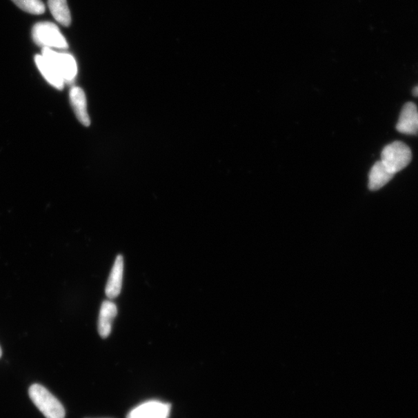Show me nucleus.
I'll list each match as a JSON object with an SVG mask.
<instances>
[{
	"mask_svg": "<svg viewBox=\"0 0 418 418\" xmlns=\"http://www.w3.org/2000/svg\"><path fill=\"white\" fill-rule=\"evenodd\" d=\"M29 396L46 418L66 417V410L61 403L44 386L37 384L30 386Z\"/></svg>",
	"mask_w": 418,
	"mask_h": 418,
	"instance_id": "nucleus-1",
	"label": "nucleus"
},
{
	"mask_svg": "<svg viewBox=\"0 0 418 418\" xmlns=\"http://www.w3.org/2000/svg\"><path fill=\"white\" fill-rule=\"evenodd\" d=\"M411 159L412 153L408 146L400 141L386 146L381 153V161L395 175L406 168Z\"/></svg>",
	"mask_w": 418,
	"mask_h": 418,
	"instance_id": "nucleus-2",
	"label": "nucleus"
},
{
	"mask_svg": "<svg viewBox=\"0 0 418 418\" xmlns=\"http://www.w3.org/2000/svg\"><path fill=\"white\" fill-rule=\"evenodd\" d=\"M32 36L37 46L48 48L66 49L68 44L58 27L50 22H41L33 28Z\"/></svg>",
	"mask_w": 418,
	"mask_h": 418,
	"instance_id": "nucleus-3",
	"label": "nucleus"
},
{
	"mask_svg": "<svg viewBox=\"0 0 418 418\" xmlns=\"http://www.w3.org/2000/svg\"><path fill=\"white\" fill-rule=\"evenodd\" d=\"M61 75L67 83H72L77 75V64L73 57L67 53L54 52L52 49L43 48L42 54Z\"/></svg>",
	"mask_w": 418,
	"mask_h": 418,
	"instance_id": "nucleus-4",
	"label": "nucleus"
},
{
	"mask_svg": "<svg viewBox=\"0 0 418 418\" xmlns=\"http://www.w3.org/2000/svg\"><path fill=\"white\" fill-rule=\"evenodd\" d=\"M170 404L160 401H148L132 410L126 418H169Z\"/></svg>",
	"mask_w": 418,
	"mask_h": 418,
	"instance_id": "nucleus-5",
	"label": "nucleus"
},
{
	"mask_svg": "<svg viewBox=\"0 0 418 418\" xmlns=\"http://www.w3.org/2000/svg\"><path fill=\"white\" fill-rule=\"evenodd\" d=\"M397 130L401 134L417 135L418 134V110L413 103L405 104L397 124Z\"/></svg>",
	"mask_w": 418,
	"mask_h": 418,
	"instance_id": "nucleus-6",
	"label": "nucleus"
},
{
	"mask_svg": "<svg viewBox=\"0 0 418 418\" xmlns=\"http://www.w3.org/2000/svg\"><path fill=\"white\" fill-rule=\"evenodd\" d=\"M123 257L118 255L113 264L110 275L106 287V295L110 299H116L121 292L123 277Z\"/></svg>",
	"mask_w": 418,
	"mask_h": 418,
	"instance_id": "nucleus-7",
	"label": "nucleus"
},
{
	"mask_svg": "<svg viewBox=\"0 0 418 418\" xmlns=\"http://www.w3.org/2000/svg\"><path fill=\"white\" fill-rule=\"evenodd\" d=\"M118 310L115 303L111 301H105L101 306L98 331L100 337L106 339L111 333L112 323L117 315Z\"/></svg>",
	"mask_w": 418,
	"mask_h": 418,
	"instance_id": "nucleus-8",
	"label": "nucleus"
},
{
	"mask_svg": "<svg viewBox=\"0 0 418 418\" xmlns=\"http://www.w3.org/2000/svg\"><path fill=\"white\" fill-rule=\"evenodd\" d=\"M70 100L79 121L85 126L90 125V119L87 111L86 97L79 87H73L70 91Z\"/></svg>",
	"mask_w": 418,
	"mask_h": 418,
	"instance_id": "nucleus-9",
	"label": "nucleus"
},
{
	"mask_svg": "<svg viewBox=\"0 0 418 418\" xmlns=\"http://www.w3.org/2000/svg\"><path fill=\"white\" fill-rule=\"evenodd\" d=\"M395 174L390 172L381 161L372 166L369 175L368 186L371 191H377L386 185Z\"/></svg>",
	"mask_w": 418,
	"mask_h": 418,
	"instance_id": "nucleus-10",
	"label": "nucleus"
},
{
	"mask_svg": "<svg viewBox=\"0 0 418 418\" xmlns=\"http://www.w3.org/2000/svg\"><path fill=\"white\" fill-rule=\"evenodd\" d=\"M35 63L43 74V77L49 82L50 85L63 90L64 88L65 81L61 77V75L50 63H49L42 55H36Z\"/></svg>",
	"mask_w": 418,
	"mask_h": 418,
	"instance_id": "nucleus-11",
	"label": "nucleus"
},
{
	"mask_svg": "<svg viewBox=\"0 0 418 418\" xmlns=\"http://www.w3.org/2000/svg\"><path fill=\"white\" fill-rule=\"evenodd\" d=\"M48 8L54 18L62 26L68 27L72 22L67 0H48Z\"/></svg>",
	"mask_w": 418,
	"mask_h": 418,
	"instance_id": "nucleus-12",
	"label": "nucleus"
},
{
	"mask_svg": "<svg viewBox=\"0 0 418 418\" xmlns=\"http://www.w3.org/2000/svg\"><path fill=\"white\" fill-rule=\"evenodd\" d=\"M19 8L31 14L40 15L46 12V6L41 0H12Z\"/></svg>",
	"mask_w": 418,
	"mask_h": 418,
	"instance_id": "nucleus-13",
	"label": "nucleus"
},
{
	"mask_svg": "<svg viewBox=\"0 0 418 418\" xmlns=\"http://www.w3.org/2000/svg\"><path fill=\"white\" fill-rule=\"evenodd\" d=\"M413 94H414V96L418 97V86L416 87V88H415V90L413 91Z\"/></svg>",
	"mask_w": 418,
	"mask_h": 418,
	"instance_id": "nucleus-14",
	"label": "nucleus"
},
{
	"mask_svg": "<svg viewBox=\"0 0 418 418\" xmlns=\"http://www.w3.org/2000/svg\"><path fill=\"white\" fill-rule=\"evenodd\" d=\"M2 354H3L2 348H1V347H0V358L2 357Z\"/></svg>",
	"mask_w": 418,
	"mask_h": 418,
	"instance_id": "nucleus-15",
	"label": "nucleus"
}]
</instances>
